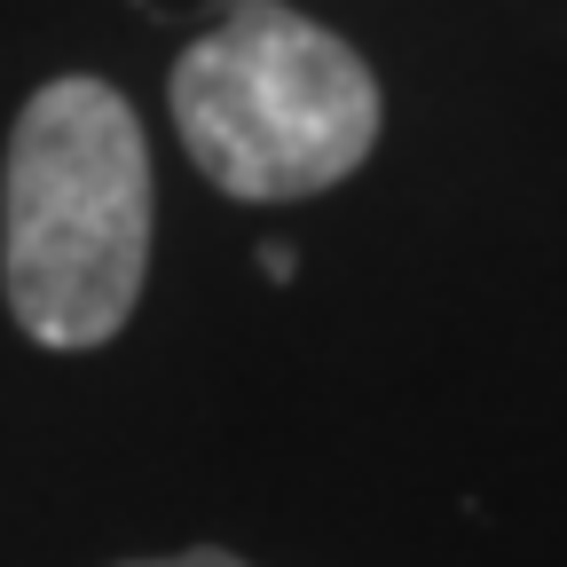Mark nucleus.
Instances as JSON below:
<instances>
[{"instance_id":"obj_1","label":"nucleus","mask_w":567,"mask_h":567,"mask_svg":"<svg viewBox=\"0 0 567 567\" xmlns=\"http://www.w3.org/2000/svg\"><path fill=\"white\" fill-rule=\"evenodd\" d=\"M151 268V151L118 87L48 80L9 134L0 276L40 347H103Z\"/></svg>"},{"instance_id":"obj_2","label":"nucleus","mask_w":567,"mask_h":567,"mask_svg":"<svg viewBox=\"0 0 567 567\" xmlns=\"http://www.w3.org/2000/svg\"><path fill=\"white\" fill-rule=\"evenodd\" d=\"M174 126L213 189L284 205L347 182L379 142V80L284 0H229L174 63Z\"/></svg>"},{"instance_id":"obj_3","label":"nucleus","mask_w":567,"mask_h":567,"mask_svg":"<svg viewBox=\"0 0 567 567\" xmlns=\"http://www.w3.org/2000/svg\"><path fill=\"white\" fill-rule=\"evenodd\" d=\"M126 567H245L229 551H174V559H126Z\"/></svg>"},{"instance_id":"obj_4","label":"nucleus","mask_w":567,"mask_h":567,"mask_svg":"<svg viewBox=\"0 0 567 567\" xmlns=\"http://www.w3.org/2000/svg\"><path fill=\"white\" fill-rule=\"evenodd\" d=\"M260 276H268V284H292V276H300V260L284 252V245H268V252H260Z\"/></svg>"}]
</instances>
